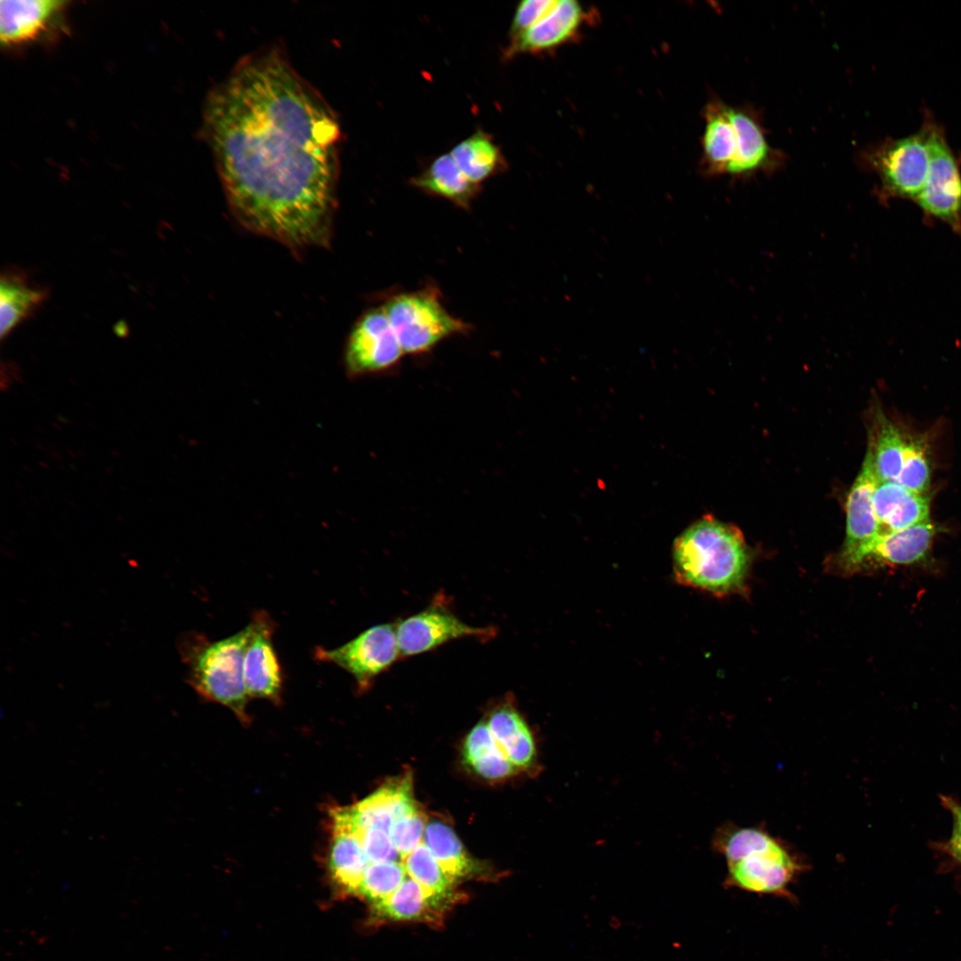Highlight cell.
Wrapping results in <instances>:
<instances>
[{"label": "cell", "mask_w": 961, "mask_h": 961, "mask_svg": "<svg viewBox=\"0 0 961 961\" xmlns=\"http://www.w3.org/2000/svg\"><path fill=\"white\" fill-rule=\"evenodd\" d=\"M205 117L236 220L292 250L327 246L340 129L287 60L267 52L243 61L211 93Z\"/></svg>", "instance_id": "cell-1"}, {"label": "cell", "mask_w": 961, "mask_h": 961, "mask_svg": "<svg viewBox=\"0 0 961 961\" xmlns=\"http://www.w3.org/2000/svg\"><path fill=\"white\" fill-rule=\"evenodd\" d=\"M714 847L726 861V885L753 893L791 898L790 885L807 868L783 840L761 827L723 826Z\"/></svg>", "instance_id": "cell-2"}, {"label": "cell", "mask_w": 961, "mask_h": 961, "mask_svg": "<svg viewBox=\"0 0 961 961\" xmlns=\"http://www.w3.org/2000/svg\"><path fill=\"white\" fill-rule=\"evenodd\" d=\"M673 559L678 581L717 595L740 591L749 564L740 531L712 517L694 522L676 538Z\"/></svg>", "instance_id": "cell-3"}, {"label": "cell", "mask_w": 961, "mask_h": 961, "mask_svg": "<svg viewBox=\"0 0 961 961\" xmlns=\"http://www.w3.org/2000/svg\"><path fill=\"white\" fill-rule=\"evenodd\" d=\"M249 622L238 632L217 641L200 634H188L180 642L187 666V681L206 700L229 707L247 721L248 694L244 681V658L250 640Z\"/></svg>", "instance_id": "cell-4"}, {"label": "cell", "mask_w": 961, "mask_h": 961, "mask_svg": "<svg viewBox=\"0 0 961 961\" xmlns=\"http://www.w3.org/2000/svg\"><path fill=\"white\" fill-rule=\"evenodd\" d=\"M383 309L408 354L426 352L445 338L469 329L467 324L448 312L433 290L399 294Z\"/></svg>", "instance_id": "cell-5"}, {"label": "cell", "mask_w": 961, "mask_h": 961, "mask_svg": "<svg viewBox=\"0 0 961 961\" xmlns=\"http://www.w3.org/2000/svg\"><path fill=\"white\" fill-rule=\"evenodd\" d=\"M860 158L877 175L882 195L916 200L929 170L927 126L924 122L915 133L868 147L861 151Z\"/></svg>", "instance_id": "cell-6"}, {"label": "cell", "mask_w": 961, "mask_h": 961, "mask_svg": "<svg viewBox=\"0 0 961 961\" xmlns=\"http://www.w3.org/2000/svg\"><path fill=\"white\" fill-rule=\"evenodd\" d=\"M928 130L929 170L925 186L916 198L928 215L946 222L955 229L961 227V171L943 129L926 117Z\"/></svg>", "instance_id": "cell-7"}, {"label": "cell", "mask_w": 961, "mask_h": 961, "mask_svg": "<svg viewBox=\"0 0 961 961\" xmlns=\"http://www.w3.org/2000/svg\"><path fill=\"white\" fill-rule=\"evenodd\" d=\"M399 658L395 626L392 624L373 626L335 649L319 646L314 650L316 660L334 664L350 674L359 691L367 690Z\"/></svg>", "instance_id": "cell-8"}, {"label": "cell", "mask_w": 961, "mask_h": 961, "mask_svg": "<svg viewBox=\"0 0 961 961\" xmlns=\"http://www.w3.org/2000/svg\"><path fill=\"white\" fill-rule=\"evenodd\" d=\"M871 447L856 477L846 503V538L838 557V566L854 571L868 559L870 548L879 536L873 507V495L877 484Z\"/></svg>", "instance_id": "cell-9"}, {"label": "cell", "mask_w": 961, "mask_h": 961, "mask_svg": "<svg viewBox=\"0 0 961 961\" xmlns=\"http://www.w3.org/2000/svg\"><path fill=\"white\" fill-rule=\"evenodd\" d=\"M403 353L383 307L374 308L362 314L352 327L344 365L351 377H358L390 369Z\"/></svg>", "instance_id": "cell-10"}, {"label": "cell", "mask_w": 961, "mask_h": 961, "mask_svg": "<svg viewBox=\"0 0 961 961\" xmlns=\"http://www.w3.org/2000/svg\"><path fill=\"white\" fill-rule=\"evenodd\" d=\"M394 626L400 657L423 654L461 638L486 640L497 634L493 626H470L447 606L436 603L400 619Z\"/></svg>", "instance_id": "cell-11"}, {"label": "cell", "mask_w": 961, "mask_h": 961, "mask_svg": "<svg viewBox=\"0 0 961 961\" xmlns=\"http://www.w3.org/2000/svg\"><path fill=\"white\" fill-rule=\"evenodd\" d=\"M252 633L244 658V681L249 698L279 702L284 674L273 645L276 623L269 613L258 610L250 621Z\"/></svg>", "instance_id": "cell-12"}, {"label": "cell", "mask_w": 961, "mask_h": 961, "mask_svg": "<svg viewBox=\"0 0 961 961\" xmlns=\"http://www.w3.org/2000/svg\"><path fill=\"white\" fill-rule=\"evenodd\" d=\"M731 114L740 134L738 157L728 175L747 177L776 171L785 164L783 152L771 146L760 116L747 106L730 105Z\"/></svg>", "instance_id": "cell-13"}, {"label": "cell", "mask_w": 961, "mask_h": 961, "mask_svg": "<svg viewBox=\"0 0 961 961\" xmlns=\"http://www.w3.org/2000/svg\"><path fill=\"white\" fill-rule=\"evenodd\" d=\"M585 20V12L577 1L557 0L542 20L512 38L506 56L553 50L575 37Z\"/></svg>", "instance_id": "cell-14"}, {"label": "cell", "mask_w": 961, "mask_h": 961, "mask_svg": "<svg viewBox=\"0 0 961 961\" xmlns=\"http://www.w3.org/2000/svg\"><path fill=\"white\" fill-rule=\"evenodd\" d=\"M332 820L330 871L335 881L343 889L357 894L368 862L348 808L333 811Z\"/></svg>", "instance_id": "cell-15"}, {"label": "cell", "mask_w": 961, "mask_h": 961, "mask_svg": "<svg viewBox=\"0 0 961 961\" xmlns=\"http://www.w3.org/2000/svg\"><path fill=\"white\" fill-rule=\"evenodd\" d=\"M416 806L411 777L404 775L384 784L348 811L356 828H380L389 833L392 822Z\"/></svg>", "instance_id": "cell-16"}, {"label": "cell", "mask_w": 961, "mask_h": 961, "mask_svg": "<svg viewBox=\"0 0 961 961\" xmlns=\"http://www.w3.org/2000/svg\"><path fill=\"white\" fill-rule=\"evenodd\" d=\"M702 139L705 170L710 174H728L739 149V131L730 112V105L712 101L705 111Z\"/></svg>", "instance_id": "cell-17"}, {"label": "cell", "mask_w": 961, "mask_h": 961, "mask_svg": "<svg viewBox=\"0 0 961 961\" xmlns=\"http://www.w3.org/2000/svg\"><path fill=\"white\" fill-rule=\"evenodd\" d=\"M62 1L8 0L0 3L1 42L7 45L36 38L62 9Z\"/></svg>", "instance_id": "cell-18"}, {"label": "cell", "mask_w": 961, "mask_h": 961, "mask_svg": "<svg viewBox=\"0 0 961 961\" xmlns=\"http://www.w3.org/2000/svg\"><path fill=\"white\" fill-rule=\"evenodd\" d=\"M47 289L35 284L18 270H6L0 279V335L8 336L15 327L42 306Z\"/></svg>", "instance_id": "cell-19"}, {"label": "cell", "mask_w": 961, "mask_h": 961, "mask_svg": "<svg viewBox=\"0 0 961 961\" xmlns=\"http://www.w3.org/2000/svg\"><path fill=\"white\" fill-rule=\"evenodd\" d=\"M938 532L930 521L879 536L869 550L868 557L895 565H909L925 559Z\"/></svg>", "instance_id": "cell-20"}, {"label": "cell", "mask_w": 961, "mask_h": 961, "mask_svg": "<svg viewBox=\"0 0 961 961\" xmlns=\"http://www.w3.org/2000/svg\"><path fill=\"white\" fill-rule=\"evenodd\" d=\"M411 181L419 190L448 199L462 208H468L480 190V185L464 174L450 153L436 157Z\"/></svg>", "instance_id": "cell-21"}, {"label": "cell", "mask_w": 961, "mask_h": 961, "mask_svg": "<svg viewBox=\"0 0 961 961\" xmlns=\"http://www.w3.org/2000/svg\"><path fill=\"white\" fill-rule=\"evenodd\" d=\"M487 723L498 747L517 769L533 764L536 747L532 733L511 705L495 709Z\"/></svg>", "instance_id": "cell-22"}, {"label": "cell", "mask_w": 961, "mask_h": 961, "mask_svg": "<svg viewBox=\"0 0 961 961\" xmlns=\"http://www.w3.org/2000/svg\"><path fill=\"white\" fill-rule=\"evenodd\" d=\"M449 153L464 174L478 185L505 167L499 147L481 131L457 143Z\"/></svg>", "instance_id": "cell-23"}, {"label": "cell", "mask_w": 961, "mask_h": 961, "mask_svg": "<svg viewBox=\"0 0 961 961\" xmlns=\"http://www.w3.org/2000/svg\"><path fill=\"white\" fill-rule=\"evenodd\" d=\"M463 756L470 769L489 779L510 776L517 769L498 747L487 722L479 723L468 733Z\"/></svg>", "instance_id": "cell-24"}, {"label": "cell", "mask_w": 961, "mask_h": 961, "mask_svg": "<svg viewBox=\"0 0 961 961\" xmlns=\"http://www.w3.org/2000/svg\"><path fill=\"white\" fill-rule=\"evenodd\" d=\"M435 904L424 889L408 876L386 900L374 905L382 917L394 921H434Z\"/></svg>", "instance_id": "cell-25"}, {"label": "cell", "mask_w": 961, "mask_h": 961, "mask_svg": "<svg viewBox=\"0 0 961 961\" xmlns=\"http://www.w3.org/2000/svg\"><path fill=\"white\" fill-rule=\"evenodd\" d=\"M424 841L453 881L467 876L473 871V861L454 830L447 824L437 820L427 823Z\"/></svg>", "instance_id": "cell-26"}, {"label": "cell", "mask_w": 961, "mask_h": 961, "mask_svg": "<svg viewBox=\"0 0 961 961\" xmlns=\"http://www.w3.org/2000/svg\"><path fill=\"white\" fill-rule=\"evenodd\" d=\"M905 435L895 424L879 413L875 438L870 440L878 481H896L903 464Z\"/></svg>", "instance_id": "cell-27"}, {"label": "cell", "mask_w": 961, "mask_h": 961, "mask_svg": "<svg viewBox=\"0 0 961 961\" xmlns=\"http://www.w3.org/2000/svg\"><path fill=\"white\" fill-rule=\"evenodd\" d=\"M407 874L437 905L448 897L455 883L440 866L424 841L403 861Z\"/></svg>", "instance_id": "cell-28"}, {"label": "cell", "mask_w": 961, "mask_h": 961, "mask_svg": "<svg viewBox=\"0 0 961 961\" xmlns=\"http://www.w3.org/2000/svg\"><path fill=\"white\" fill-rule=\"evenodd\" d=\"M931 456L924 435H905L904 459L895 482L915 493H926L931 486Z\"/></svg>", "instance_id": "cell-29"}, {"label": "cell", "mask_w": 961, "mask_h": 961, "mask_svg": "<svg viewBox=\"0 0 961 961\" xmlns=\"http://www.w3.org/2000/svg\"><path fill=\"white\" fill-rule=\"evenodd\" d=\"M407 876L403 862L368 863L357 894L379 903L390 897Z\"/></svg>", "instance_id": "cell-30"}, {"label": "cell", "mask_w": 961, "mask_h": 961, "mask_svg": "<svg viewBox=\"0 0 961 961\" xmlns=\"http://www.w3.org/2000/svg\"><path fill=\"white\" fill-rule=\"evenodd\" d=\"M930 503L927 493L910 492L879 527V536L930 521Z\"/></svg>", "instance_id": "cell-31"}, {"label": "cell", "mask_w": 961, "mask_h": 961, "mask_svg": "<svg viewBox=\"0 0 961 961\" xmlns=\"http://www.w3.org/2000/svg\"><path fill=\"white\" fill-rule=\"evenodd\" d=\"M426 825L417 806L392 822L389 834L402 861L424 842Z\"/></svg>", "instance_id": "cell-32"}, {"label": "cell", "mask_w": 961, "mask_h": 961, "mask_svg": "<svg viewBox=\"0 0 961 961\" xmlns=\"http://www.w3.org/2000/svg\"><path fill=\"white\" fill-rule=\"evenodd\" d=\"M356 831L368 863L402 862L387 831L380 828H356Z\"/></svg>", "instance_id": "cell-33"}, {"label": "cell", "mask_w": 961, "mask_h": 961, "mask_svg": "<svg viewBox=\"0 0 961 961\" xmlns=\"http://www.w3.org/2000/svg\"><path fill=\"white\" fill-rule=\"evenodd\" d=\"M940 800L951 815L952 829L946 841L934 843L933 847L961 866V804L949 795H941Z\"/></svg>", "instance_id": "cell-34"}, {"label": "cell", "mask_w": 961, "mask_h": 961, "mask_svg": "<svg viewBox=\"0 0 961 961\" xmlns=\"http://www.w3.org/2000/svg\"><path fill=\"white\" fill-rule=\"evenodd\" d=\"M910 492L895 481H877L873 495V507L878 528Z\"/></svg>", "instance_id": "cell-35"}, {"label": "cell", "mask_w": 961, "mask_h": 961, "mask_svg": "<svg viewBox=\"0 0 961 961\" xmlns=\"http://www.w3.org/2000/svg\"><path fill=\"white\" fill-rule=\"evenodd\" d=\"M557 0H524L519 4L511 26L512 38L530 28L556 4Z\"/></svg>", "instance_id": "cell-36"}]
</instances>
